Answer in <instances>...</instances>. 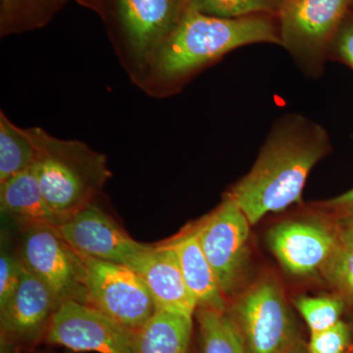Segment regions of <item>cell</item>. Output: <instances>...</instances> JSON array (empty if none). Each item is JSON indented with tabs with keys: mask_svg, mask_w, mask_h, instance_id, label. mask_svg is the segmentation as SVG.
Here are the masks:
<instances>
[{
	"mask_svg": "<svg viewBox=\"0 0 353 353\" xmlns=\"http://www.w3.org/2000/svg\"><path fill=\"white\" fill-rule=\"evenodd\" d=\"M331 150L321 124L303 114H285L272 125L252 169L226 196L255 225L301 201L311 171Z\"/></svg>",
	"mask_w": 353,
	"mask_h": 353,
	"instance_id": "obj_1",
	"label": "cell"
},
{
	"mask_svg": "<svg viewBox=\"0 0 353 353\" xmlns=\"http://www.w3.org/2000/svg\"><path fill=\"white\" fill-rule=\"evenodd\" d=\"M255 43L281 46L277 17H216L188 7L182 19L157 50L148 70L157 85L176 90L231 51Z\"/></svg>",
	"mask_w": 353,
	"mask_h": 353,
	"instance_id": "obj_2",
	"label": "cell"
},
{
	"mask_svg": "<svg viewBox=\"0 0 353 353\" xmlns=\"http://www.w3.org/2000/svg\"><path fill=\"white\" fill-rule=\"evenodd\" d=\"M30 132L38 150L32 169L44 199L64 222L99 196L111 176L108 157L82 141L55 138L41 128Z\"/></svg>",
	"mask_w": 353,
	"mask_h": 353,
	"instance_id": "obj_3",
	"label": "cell"
},
{
	"mask_svg": "<svg viewBox=\"0 0 353 353\" xmlns=\"http://www.w3.org/2000/svg\"><path fill=\"white\" fill-rule=\"evenodd\" d=\"M352 0H285L277 16L281 46L306 78H321L328 50Z\"/></svg>",
	"mask_w": 353,
	"mask_h": 353,
	"instance_id": "obj_4",
	"label": "cell"
},
{
	"mask_svg": "<svg viewBox=\"0 0 353 353\" xmlns=\"http://www.w3.org/2000/svg\"><path fill=\"white\" fill-rule=\"evenodd\" d=\"M227 313L248 353H288L301 340L284 290L272 276L260 278Z\"/></svg>",
	"mask_w": 353,
	"mask_h": 353,
	"instance_id": "obj_5",
	"label": "cell"
},
{
	"mask_svg": "<svg viewBox=\"0 0 353 353\" xmlns=\"http://www.w3.org/2000/svg\"><path fill=\"white\" fill-rule=\"evenodd\" d=\"M23 264L53 292L60 303L87 304V267L81 253L55 228H23L19 245Z\"/></svg>",
	"mask_w": 353,
	"mask_h": 353,
	"instance_id": "obj_6",
	"label": "cell"
},
{
	"mask_svg": "<svg viewBox=\"0 0 353 353\" xmlns=\"http://www.w3.org/2000/svg\"><path fill=\"white\" fill-rule=\"evenodd\" d=\"M83 255L87 267V305L137 332L157 311L143 279L126 265Z\"/></svg>",
	"mask_w": 353,
	"mask_h": 353,
	"instance_id": "obj_7",
	"label": "cell"
},
{
	"mask_svg": "<svg viewBox=\"0 0 353 353\" xmlns=\"http://www.w3.org/2000/svg\"><path fill=\"white\" fill-rule=\"evenodd\" d=\"M250 226L240 206L228 196L212 212L194 223L202 250L225 296L238 289L245 277Z\"/></svg>",
	"mask_w": 353,
	"mask_h": 353,
	"instance_id": "obj_8",
	"label": "cell"
},
{
	"mask_svg": "<svg viewBox=\"0 0 353 353\" xmlns=\"http://www.w3.org/2000/svg\"><path fill=\"white\" fill-rule=\"evenodd\" d=\"M60 304L53 292L24 266L17 290L0 306L1 353H17L44 343Z\"/></svg>",
	"mask_w": 353,
	"mask_h": 353,
	"instance_id": "obj_9",
	"label": "cell"
},
{
	"mask_svg": "<svg viewBox=\"0 0 353 353\" xmlns=\"http://www.w3.org/2000/svg\"><path fill=\"white\" fill-rule=\"evenodd\" d=\"M44 343L72 352L137 353L136 332L76 301L60 304Z\"/></svg>",
	"mask_w": 353,
	"mask_h": 353,
	"instance_id": "obj_10",
	"label": "cell"
},
{
	"mask_svg": "<svg viewBox=\"0 0 353 353\" xmlns=\"http://www.w3.org/2000/svg\"><path fill=\"white\" fill-rule=\"evenodd\" d=\"M267 240L279 263L296 277L320 274L330 255L340 245L334 223L303 218L276 225Z\"/></svg>",
	"mask_w": 353,
	"mask_h": 353,
	"instance_id": "obj_11",
	"label": "cell"
},
{
	"mask_svg": "<svg viewBox=\"0 0 353 353\" xmlns=\"http://www.w3.org/2000/svg\"><path fill=\"white\" fill-rule=\"evenodd\" d=\"M57 231L81 254L126 266L148 245L132 239L94 202L65 220Z\"/></svg>",
	"mask_w": 353,
	"mask_h": 353,
	"instance_id": "obj_12",
	"label": "cell"
},
{
	"mask_svg": "<svg viewBox=\"0 0 353 353\" xmlns=\"http://www.w3.org/2000/svg\"><path fill=\"white\" fill-rule=\"evenodd\" d=\"M117 9L132 59L139 68L148 70L188 3L187 0H117Z\"/></svg>",
	"mask_w": 353,
	"mask_h": 353,
	"instance_id": "obj_13",
	"label": "cell"
},
{
	"mask_svg": "<svg viewBox=\"0 0 353 353\" xmlns=\"http://www.w3.org/2000/svg\"><path fill=\"white\" fill-rule=\"evenodd\" d=\"M128 267L143 279L157 310L194 318L197 303L188 289L175 250L168 241L146 245Z\"/></svg>",
	"mask_w": 353,
	"mask_h": 353,
	"instance_id": "obj_14",
	"label": "cell"
},
{
	"mask_svg": "<svg viewBox=\"0 0 353 353\" xmlns=\"http://www.w3.org/2000/svg\"><path fill=\"white\" fill-rule=\"evenodd\" d=\"M175 250L183 277L197 308L208 307L226 311L225 294L199 243L194 224L168 241Z\"/></svg>",
	"mask_w": 353,
	"mask_h": 353,
	"instance_id": "obj_15",
	"label": "cell"
},
{
	"mask_svg": "<svg viewBox=\"0 0 353 353\" xmlns=\"http://www.w3.org/2000/svg\"><path fill=\"white\" fill-rule=\"evenodd\" d=\"M0 209L21 228H57L63 223L44 199L32 167L0 183Z\"/></svg>",
	"mask_w": 353,
	"mask_h": 353,
	"instance_id": "obj_16",
	"label": "cell"
},
{
	"mask_svg": "<svg viewBox=\"0 0 353 353\" xmlns=\"http://www.w3.org/2000/svg\"><path fill=\"white\" fill-rule=\"evenodd\" d=\"M194 318L157 310L136 332L137 353H190Z\"/></svg>",
	"mask_w": 353,
	"mask_h": 353,
	"instance_id": "obj_17",
	"label": "cell"
},
{
	"mask_svg": "<svg viewBox=\"0 0 353 353\" xmlns=\"http://www.w3.org/2000/svg\"><path fill=\"white\" fill-rule=\"evenodd\" d=\"M37 154L30 129H21L0 113V183L31 169Z\"/></svg>",
	"mask_w": 353,
	"mask_h": 353,
	"instance_id": "obj_18",
	"label": "cell"
},
{
	"mask_svg": "<svg viewBox=\"0 0 353 353\" xmlns=\"http://www.w3.org/2000/svg\"><path fill=\"white\" fill-rule=\"evenodd\" d=\"M196 314L199 353H248L227 310L199 307Z\"/></svg>",
	"mask_w": 353,
	"mask_h": 353,
	"instance_id": "obj_19",
	"label": "cell"
},
{
	"mask_svg": "<svg viewBox=\"0 0 353 353\" xmlns=\"http://www.w3.org/2000/svg\"><path fill=\"white\" fill-rule=\"evenodd\" d=\"M188 7L197 12L222 18L253 15L277 17L285 0H187Z\"/></svg>",
	"mask_w": 353,
	"mask_h": 353,
	"instance_id": "obj_20",
	"label": "cell"
},
{
	"mask_svg": "<svg viewBox=\"0 0 353 353\" xmlns=\"http://www.w3.org/2000/svg\"><path fill=\"white\" fill-rule=\"evenodd\" d=\"M294 304L303 316L311 334L326 331L341 321L347 304L340 296H299L294 299Z\"/></svg>",
	"mask_w": 353,
	"mask_h": 353,
	"instance_id": "obj_21",
	"label": "cell"
},
{
	"mask_svg": "<svg viewBox=\"0 0 353 353\" xmlns=\"http://www.w3.org/2000/svg\"><path fill=\"white\" fill-rule=\"evenodd\" d=\"M320 275L325 279L334 294L347 306H353V250L341 243L323 266Z\"/></svg>",
	"mask_w": 353,
	"mask_h": 353,
	"instance_id": "obj_22",
	"label": "cell"
},
{
	"mask_svg": "<svg viewBox=\"0 0 353 353\" xmlns=\"http://www.w3.org/2000/svg\"><path fill=\"white\" fill-rule=\"evenodd\" d=\"M309 353H353V327L341 320L326 331L311 334Z\"/></svg>",
	"mask_w": 353,
	"mask_h": 353,
	"instance_id": "obj_23",
	"label": "cell"
},
{
	"mask_svg": "<svg viewBox=\"0 0 353 353\" xmlns=\"http://www.w3.org/2000/svg\"><path fill=\"white\" fill-rule=\"evenodd\" d=\"M24 272V264L19 253L9 250L2 240L0 252V306L9 301L17 290Z\"/></svg>",
	"mask_w": 353,
	"mask_h": 353,
	"instance_id": "obj_24",
	"label": "cell"
},
{
	"mask_svg": "<svg viewBox=\"0 0 353 353\" xmlns=\"http://www.w3.org/2000/svg\"><path fill=\"white\" fill-rule=\"evenodd\" d=\"M328 61L347 65L353 70V10L345 16L328 50Z\"/></svg>",
	"mask_w": 353,
	"mask_h": 353,
	"instance_id": "obj_25",
	"label": "cell"
},
{
	"mask_svg": "<svg viewBox=\"0 0 353 353\" xmlns=\"http://www.w3.org/2000/svg\"><path fill=\"white\" fill-rule=\"evenodd\" d=\"M336 213L334 225L341 245L353 250V209L334 211Z\"/></svg>",
	"mask_w": 353,
	"mask_h": 353,
	"instance_id": "obj_26",
	"label": "cell"
},
{
	"mask_svg": "<svg viewBox=\"0 0 353 353\" xmlns=\"http://www.w3.org/2000/svg\"><path fill=\"white\" fill-rule=\"evenodd\" d=\"M321 208L331 211L352 210L353 209V188L340 196L333 197L319 204Z\"/></svg>",
	"mask_w": 353,
	"mask_h": 353,
	"instance_id": "obj_27",
	"label": "cell"
},
{
	"mask_svg": "<svg viewBox=\"0 0 353 353\" xmlns=\"http://www.w3.org/2000/svg\"><path fill=\"white\" fill-rule=\"evenodd\" d=\"M23 3V0H1L2 10L4 15H9V12H13Z\"/></svg>",
	"mask_w": 353,
	"mask_h": 353,
	"instance_id": "obj_28",
	"label": "cell"
},
{
	"mask_svg": "<svg viewBox=\"0 0 353 353\" xmlns=\"http://www.w3.org/2000/svg\"><path fill=\"white\" fill-rule=\"evenodd\" d=\"M288 353H309L307 345L303 340L299 341Z\"/></svg>",
	"mask_w": 353,
	"mask_h": 353,
	"instance_id": "obj_29",
	"label": "cell"
},
{
	"mask_svg": "<svg viewBox=\"0 0 353 353\" xmlns=\"http://www.w3.org/2000/svg\"><path fill=\"white\" fill-rule=\"evenodd\" d=\"M79 1L82 2V3L88 4L90 6H94V3H92V0H79Z\"/></svg>",
	"mask_w": 353,
	"mask_h": 353,
	"instance_id": "obj_30",
	"label": "cell"
},
{
	"mask_svg": "<svg viewBox=\"0 0 353 353\" xmlns=\"http://www.w3.org/2000/svg\"><path fill=\"white\" fill-rule=\"evenodd\" d=\"M43 353H57V352H43ZM63 353H70V352H63Z\"/></svg>",
	"mask_w": 353,
	"mask_h": 353,
	"instance_id": "obj_31",
	"label": "cell"
},
{
	"mask_svg": "<svg viewBox=\"0 0 353 353\" xmlns=\"http://www.w3.org/2000/svg\"><path fill=\"white\" fill-rule=\"evenodd\" d=\"M350 9H352V10H353V0H352V8H350Z\"/></svg>",
	"mask_w": 353,
	"mask_h": 353,
	"instance_id": "obj_32",
	"label": "cell"
}]
</instances>
